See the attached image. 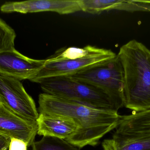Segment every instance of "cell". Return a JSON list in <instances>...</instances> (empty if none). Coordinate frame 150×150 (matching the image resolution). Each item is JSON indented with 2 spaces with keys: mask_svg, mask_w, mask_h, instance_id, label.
<instances>
[{
  "mask_svg": "<svg viewBox=\"0 0 150 150\" xmlns=\"http://www.w3.org/2000/svg\"><path fill=\"white\" fill-rule=\"evenodd\" d=\"M39 113L66 117L79 127L74 135L66 140L79 149L94 146L105 135L120 124L121 115L112 110L99 109L46 93L39 96Z\"/></svg>",
  "mask_w": 150,
  "mask_h": 150,
  "instance_id": "1",
  "label": "cell"
},
{
  "mask_svg": "<svg viewBox=\"0 0 150 150\" xmlns=\"http://www.w3.org/2000/svg\"><path fill=\"white\" fill-rule=\"evenodd\" d=\"M124 71V107L132 112L150 109V50L133 40L117 55Z\"/></svg>",
  "mask_w": 150,
  "mask_h": 150,
  "instance_id": "2",
  "label": "cell"
},
{
  "mask_svg": "<svg viewBox=\"0 0 150 150\" xmlns=\"http://www.w3.org/2000/svg\"><path fill=\"white\" fill-rule=\"evenodd\" d=\"M38 83L46 94L95 108L118 112L111 98L103 90L70 77L45 78Z\"/></svg>",
  "mask_w": 150,
  "mask_h": 150,
  "instance_id": "3",
  "label": "cell"
},
{
  "mask_svg": "<svg viewBox=\"0 0 150 150\" xmlns=\"http://www.w3.org/2000/svg\"><path fill=\"white\" fill-rule=\"evenodd\" d=\"M68 76L103 90L118 111L124 107V71L117 55L112 60Z\"/></svg>",
  "mask_w": 150,
  "mask_h": 150,
  "instance_id": "4",
  "label": "cell"
},
{
  "mask_svg": "<svg viewBox=\"0 0 150 150\" xmlns=\"http://www.w3.org/2000/svg\"><path fill=\"white\" fill-rule=\"evenodd\" d=\"M0 104L19 117L37 122L39 113L35 102L19 80L0 75Z\"/></svg>",
  "mask_w": 150,
  "mask_h": 150,
  "instance_id": "5",
  "label": "cell"
},
{
  "mask_svg": "<svg viewBox=\"0 0 150 150\" xmlns=\"http://www.w3.org/2000/svg\"><path fill=\"white\" fill-rule=\"evenodd\" d=\"M116 55L112 50L105 49L100 53L76 60L45 62L42 69L31 81L38 83L45 78L72 75L93 66L112 60Z\"/></svg>",
  "mask_w": 150,
  "mask_h": 150,
  "instance_id": "6",
  "label": "cell"
},
{
  "mask_svg": "<svg viewBox=\"0 0 150 150\" xmlns=\"http://www.w3.org/2000/svg\"><path fill=\"white\" fill-rule=\"evenodd\" d=\"M45 60H34L13 49L0 53V75L19 81H31L45 65Z\"/></svg>",
  "mask_w": 150,
  "mask_h": 150,
  "instance_id": "7",
  "label": "cell"
},
{
  "mask_svg": "<svg viewBox=\"0 0 150 150\" xmlns=\"http://www.w3.org/2000/svg\"><path fill=\"white\" fill-rule=\"evenodd\" d=\"M3 13L19 12L26 14L43 11H53L67 15L81 11L79 0H30L6 2L1 6Z\"/></svg>",
  "mask_w": 150,
  "mask_h": 150,
  "instance_id": "8",
  "label": "cell"
},
{
  "mask_svg": "<svg viewBox=\"0 0 150 150\" xmlns=\"http://www.w3.org/2000/svg\"><path fill=\"white\" fill-rule=\"evenodd\" d=\"M38 131L37 122L26 120L0 104V134L22 140L30 146L34 143Z\"/></svg>",
  "mask_w": 150,
  "mask_h": 150,
  "instance_id": "9",
  "label": "cell"
},
{
  "mask_svg": "<svg viewBox=\"0 0 150 150\" xmlns=\"http://www.w3.org/2000/svg\"><path fill=\"white\" fill-rule=\"evenodd\" d=\"M37 122L38 134L66 140L74 135L79 129L73 120L43 113H39Z\"/></svg>",
  "mask_w": 150,
  "mask_h": 150,
  "instance_id": "10",
  "label": "cell"
},
{
  "mask_svg": "<svg viewBox=\"0 0 150 150\" xmlns=\"http://www.w3.org/2000/svg\"><path fill=\"white\" fill-rule=\"evenodd\" d=\"M81 11L98 14L105 11L118 10L124 11H146L142 1L125 0H79Z\"/></svg>",
  "mask_w": 150,
  "mask_h": 150,
  "instance_id": "11",
  "label": "cell"
},
{
  "mask_svg": "<svg viewBox=\"0 0 150 150\" xmlns=\"http://www.w3.org/2000/svg\"><path fill=\"white\" fill-rule=\"evenodd\" d=\"M115 132L127 135L150 133V109L122 116Z\"/></svg>",
  "mask_w": 150,
  "mask_h": 150,
  "instance_id": "12",
  "label": "cell"
},
{
  "mask_svg": "<svg viewBox=\"0 0 150 150\" xmlns=\"http://www.w3.org/2000/svg\"><path fill=\"white\" fill-rule=\"evenodd\" d=\"M112 139L115 150H150V133L127 135L115 132Z\"/></svg>",
  "mask_w": 150,
  "mask_h": 150,
  "instance_id": "13",
  "label": "cell"
},
{
  "mask_svg": "<svg viewBox=\"0 0 150 150\" xmlns=\"http://www.w3.org/2000/svg\"><path fill=\"white\" fill-rule=\"evenodd\" d=\"M105 48H99L91 45H87L83 48L69 47L61 49L53 55L45 60L46 63L54 62L67 60H76L89 55L100 53Z\"/></svg>",
  "mask_w": 150,
  "mask_h": 150,
  "instance_id": "14",
  "label": "cell"
},
{
  "mask_svg": "<svg viewBox=\"0 0 150 150\" xmlns=\"http://www.w3.org/2000/svg\"><path fill=\"white\" fill-rule=\"evenodd\" d=\"M32 150H80L78 147L64 139L52 136H44L32 145Z\"/></svg>",
  "mask_w": 150,
  "mask_h": 150,
  "instance_id": "15",
  "label": "cell"
},
{
  "mask_svg": "<svg viewBox=\"0 0 150 150\" xmlns=\"http://www.w3.org/2000/svg\"><path fill=\"white\" fill-rule=\"evenodd\" d=\"M16 32L0 18V53L15 49Z\"/></svg>",
  "mask_w": 150,
  "mask_h": 150,
  "instance_id": "16",
  "label": "cell"
},
{
  "mask_svg": "<svg viewBox=\"0 0 150 150\" xmlns=\"http://www.w3.org/2000/svg\"><path fill=\"white\" fill-rule=\"evenodd\" d=\"M27 144L19 139L11 138L9 146V150H27Z\"/></svg>",
  "mask_w": 150,
  "mask_h": 150,
  "instance_id": "17",
  "label": "cell"
},
{
  "mask_svg": "<svg viewBox=\"0 0 150 150\" xmlns=\"http://www.w3.org/2000/svg\"><path fill=\"white\" fill-rule=\"evenodd\" d=\"M11 139L0 134V150H7L9 148Z\"/></svg>",
  "mask_w": 150,
  "mask_h": 150,
  "instance_id": "18",
  "label": "cell"
},
{
  "mask_svg": "<svg viewBox=\"0 0 150 150\" xmlns=\"http://www.w3.org/2000/svg\"><path fill=\"white\" fill-rule=\"evenodd\" d=\"M102 145L103 150H115L112 139L104 140Z\"/></svg>",
  "mask_w": 150,
  "mask_h": 150,
  "instance_id": "19",
  "label": "cell"
},
{
  "mask_svg": "<svg viewBox=\"0 0 150 150\" xmlns=\"http://www.w3.org/2000/svg\"><path fill=\"white\" fill-rule=\"evenodd\" d=\"M148 2H149V4L150 5V1H148Z\"/></svg>",
  "mask_w": 150,
  "mask_h": 150,
  "instance_id": "20",
  "label": "cell"
}]
</instances>
